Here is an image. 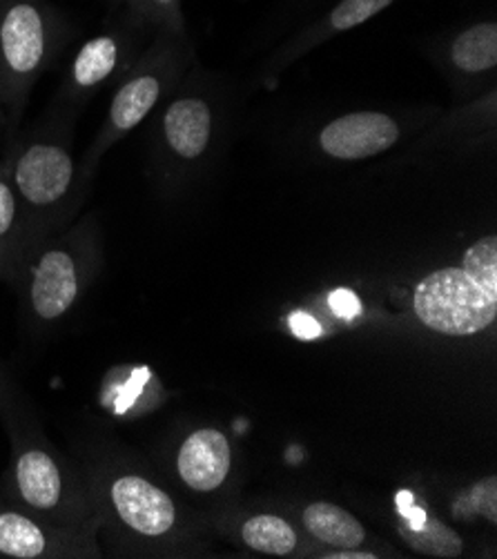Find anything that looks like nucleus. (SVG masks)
Here are the masks:
<instances>
[{
	"instance_id": "2eb2a0df",
	"label": "nucleus",
	"mask_w": 497,
	"mask_h": 559,
	"mask_svg": "<svg viewBox=\"0 0 497 559\" xmlns=\"http://www.w3.org/2000/svg\"><path fill=\"white\" fill-rule=\"evenodd\" d=\"M301 524L308 535L330 550H355L368 544L364 524L346 509L330 501H312L301 511Z\"/></svg>"
},
{
	"instance_id": "ddd939ff",
	"label": "nucleus",
	"mask_w": 497,
	"mask_h": 559,
	"mask_svg": "<svg viewBox=\"0 0 497 559\" xmlns=\"http://www.w3.org/2000/svg\"><path fill=\"white\" fill-rule=\"evenodd\" d=\"M395 3L398 0H335L333 5H328L323 12L315 14L308 23H304L301 29L295 32L277 49V53L272 56V70L277 72L291 66L310 49L377 19L383 10H389Z\"/></svg>"
},
{
	"instance_id": "a211bd4d",
	"label": "nucleus",
	"mask_w": 497,
	"mask_h": 559,
	"mask_svg": "<svg viewBox=\"0 0 497 559\" xmlns=\"http://www.w3.org/2000/svg\"><path fill=\"white\" fill-rule=\"evenodd\" d=\"M239 539L255 552L272 557H291L299 550L301 539L295 526L280 515H250L241 528Z\"/></svg>"
},
{
	"instance_id": "6ab92c4d",
	"label": "nucleus",
	"mask_w": 497,
	"mask_h": 559,
	"mask_svg": "<svg viewBox=\"0 0 497 559\" xmlns=\"http://www.w3.org/2000/svg\"><path fill=\"white\" fill-rule=\"evenodd\" d=\"M117 8H123V14L132 16L137 23L147 29L186 34L184 0H113Z\"/></svg>"
},
{
	"instance_id": "f8f14e48",
	"label": "nucleus",
	"mask_w": 497,
	"mask_h": 559,
	"mask_svg": "<svg viewBox=\"0 0 497 559\" xmlns=\"http://www.w3.org/2000/svg\"><path fill=\"white\" fill-rule=\"evenodd\" d=\"M435 61L460 90L493 79L497 70V21L482 19L439 38Z\"/></svg>"
},
{
	"instance_id": "7ed1b4c3",
	"label": "nucleus",
	"mask_w": 497,
	"mask_h": 559,
	"mask_svg": "<svg viewBox=\"0 0 497 559\" xmlns=\"http://www.w3.org/2000/svg\"><path fill=\"white\" fill-rule=\"evenodd\" d=\"M100 263L103 241L92 216L32 243L12 282L27 323L47 328L63 321L92 288Z\"/></svg>"
},
{
	"instance_id": "f3484780",
	"label": "nucleus",
	"mask_w": 497,
	"mask_h": 559,
	"mask_svg": "<svg viewBox=\"0 0 497 559\" xmlns=\"http://www.w3.org/2000/svg\"><path fill=\"white\" fill-rule=\"evenodd\" d=\"M417 518L419 522H413L406 515L398 520V533L411 550L439 559L460 557L464 552L466 546L462 535L453 531L449 524H445L435 515L417 513Z\"/></svg>"
},
{
	"instance_id": "39448f33",
	"label": "nucleus",
	"mask_w": 497,
	"mask_h": 559,
	"mask_svg": "<svg viewBox=\"0 0 497 559\" xmlns=\"http://www.w3.org/2000/svg\"><path fill=\"white\" fill-rule=\"evenodd\" d=\"M72 34L68 16L49 0H0V107L8 139L19 132L34 85L61 59Z\"/></svg>"
},
{
	"instance_id": "dca6fc26",
	"label": "nucleus",
	"mask_w": 497,
	"mask_h": 559,
	"mask_svg": "<svg viewBox=\"0 0 497 559\" xmlns=\"http://www.w3.org/2000/svg\"><path fill=\"white\" fill-rule=\"evenodd\" d=\"M27 246L25 214L5 167L0 163V282L12 286Z\"/></svg>"
},
{
	"instance_id": "f257e3e1",
	"label": "nucleus",
	"mask_w": 497,
	"mask_h": 559,
	"mask_svg": "<svg viewBox=\"0 0 497 559\" xmlns=\"http://www.w3.org/2000/svg\"><path fill=\"white\" fill-rule=\"evenodd\" d=\"M72 126V117L47 109L38 126L5 141L0 163L21 201L29 246L66 230L90 190L74 156Z\"/></svg>"
},
{
	"instance_id": "9d476101",
	"label": "nucleus",
	"mask_w": 497,
	"mask_h": 559,
	"mask_svg": "<svg viewBox=\"0 0 497 559\" xmlns=\"http://www.w3.org/2000/svg\"><path fill=\"white\" fill-rule=\"evenodd\" d=\"M96 526H66L49 522L0 495V557L61 559L98 557Z\"/></svg>"
},
{
	"instance_id": "5701e85b",
	"label": "nucleus",
	"mask_w": 497,
	"mask_h": 559,
	"mask_svg": "<svg viewBox=\"0 0 497 559\" xmlns=\"http://www.w3.org/2000/svg\"><path fill=\"white\" fill-rule=\"evenodd\" d=\"M321 557H330V559H377L379 555L372 552V550L355 548V550H328Z\"/></svg>"
},
{
	"instance_id": "9b49d317",
	"label": "nucleus",
	"mask_w": 497,
	"mask_h": 559,
	"mask_svg": "<svg viewBox=\"0 0 497 559\" xmlns=\"http://www.w3.org/2000/svg\"><path fill=\"white\" fill-rule=\"evenodd\" d=\"M402 139V126L393 115L359 109L326 123L317 132V147L323 156L353 163L393 150Z\"/></svg>"
},
{
	"instance_id": "0eeeda50",
	"label": "nucleus",
	"mask_w": 497,
	"mask_h": 559,
	"mask_svg": "<svg viewBox=\"0 0 497 559\" xmlns=\"http://www.w3.org/2000/svg\"><path fill=\"white\" fill-rule=\"evenodd\" d=\"M192 56L194 45L188 32L152 34L150 45L139 53L134 66L119 81V87L113 100H109L105 121L81 160L85 181L92 183L103 154L137 130L175 92L192 63Z\"/></svg>"
},
{
	"instance_id": "412c9836",
	"label": "nucleus",
	"mask_w": 497,
	"mask_h": 559,
	"mask_svg": "<svg viewBox=\"0 0 497 559\" xmlns=\"http://www.w3.org/2000/svg\"><path fill=\"white\" fill-rule=\"evenodd\" d=\"M321 8H328V0H280V8L272 21H280L282 25L291 21H310Z\"/></svg>"
},
{
	"instance_id": "f03ea898",
	"label": "nucleus",
	"mask_w": 497,
	"mask_h": 559,
	"mask_svg": "<svg viewBox=\"0 0 497 559\" xmlns=\"http://www.w3.org/2000/svg\"><path fill=\"white\" fill-rule=\"evenodd\" d=\"M98 533L126 552H168L184 535L175 497L126 455L105 453L87 464Z\"/></svg>"
},
{
	"instance_id": "b1692460",
	"label": "nucleus",
	"mask_w": 497,
	"mask_h": 559,
	"mask_svg": "<svg viewBox=\"0 0 497 559\" xmlns=\"http://www.w3.org/2000/svg\"><path fill=\"white\" fill-rule=\"evenodd\" d=\"M8 139V121H5V111L0 107V143H5Z\"/></svg>"
},
{
	"instance_id": "4be33fe9",
	"label": "nucleus",
	"mask_w": 497,
	"mask_h": 559,
	"mask_svg": "<svg viewBox=\"0 0 497 559\" xmlns=\"http://www.w3.org/2000/svg\"><path fill=\"white\" fill-rule=\"evenodd\" d=\"M19 406H21V395L16 393V388H14L12 379H10L3 361H0V417L5 419Z\"/></svg>"
},
{
	"instance_id": "1a4fd4ad",
	"label": "nucleus",
	"mask_w": 497,
	"mask_h": 559,
	"mask_svg": "<svg viewBox=\"0 0 497 559\" xmlns=\"http://www.w3.org/2000/svg\"><path fill=\"white\" fill-rule=\"evenodd\" d=\"M156 121V167L161 177L179 183L194 173L216 141V105L199 85H177Z\"/></svg>"
},
{
	"instance_id": "423d86ee",
	"label": "nucleus",
	"mask_w": 497,
	"mask_h": 559,
	"mask_svg": "<svg viewBox=\"0 0 497 559\" xmlns=\"http://www.w3.org/2000/svg\"><path fill=\"white\" fill-rule=\"evenodd\" d=\"M413 312L433 332L473 337L497 319V237L473 241L455 265L433 270L413 288Z\"/></svg>"
},
{
	"instance_id": "20e7f679",
	"label": "nucleus",
	"mask_w": 497,
	"mask_h": 559,
	"mask_svg": "<svg viewBox=\"0 0 497 559\" xmlns=\"http://www.w3.org/2000/svg\"><path fill=\"white\" fill-rule=\"evenodd\" d=\"M3 421L12 439V464L3 495L49 522L98 528L87 481L43 437L23 404Z\"/></svg>"
},
{
	"instance_id": "6e6552de",
	"label": "nucleus",
	"mask_w": 497,
	"mask_h": 559,
	"mask_svg": "<svg viewBox=\"0 0 497 559\" xmlns=\"http://www.w3.org/2000/svg\"><path fill=\"white\" fill-rule=\"evenodd\" d=\"M150 34L154 32L132 16L121 14L113 25L87 38L74 53L61 90L49 109L74 119L90 98L128 74Z\"/></svg>"
},
{
	"instance_id": "4468645a",
	"label": "nucleus",
	"mask_w": 497,
	"mask_h": 559,
	"mask_svg": "<svg viewBox=\"0 0 497 559\" xmlns=\"http://www.w3.org/2000/svg\"><path fill=\"white\" fill-rule=\"evenodd\" d=\"M175 471L184 486L194 492L218 490L233 471L230 439L216 428H199L190 432L179 445Z\"/></svg>"
},
{
	"instance_id": "aec40b11",
	"label": "nucleus",
	"mask_w": 497,
	"mask_h": 559,
	"mask_svg": "<svg viewBox=\"0 0 497 559\" xmlns=\"http://www.w3.org/2000/svg\"><path fill=\"white\" fill-rule=\"evenodd\" d=\"M453 518L460 522L482 518L488 524H497V479L490 475L486 479L475 481L469 490H464L455 499Z\"/></svg>"
}]
</instances>
